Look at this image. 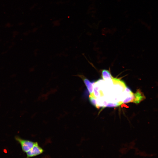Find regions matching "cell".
<instances>
[{"label":"cell","mask_w":158,"mask_h":158,"mask_svg":"<svg viewBox=\"0 0 158 158\" xmlns=\"http://www.w3.org/2000/svg\"><path fill=\"white\" fill-rule=\"evenodd\" d=\"M15 138L20 144L23 151L26 153L27 158L38 156L44 152L37 142L23 139L18 136H16Z\"/></svg>","instance_id":"cell-1"},{"label":"cell","mask_w":158,"mask_h":158,"mask_svg":"<svg viewBox=\"0 0 158 158\" xmlns=\"http://www.w3.org/2000/svg\"><path fill=\"white\" fill-rule=\"evenodd\" d=\"M78 76L83 80L90 95L92 94L93 91V85L94 83L90 81L83 75H79Z\"/></svg>","instance_id":"cell-2"},{"label":"cell","mask_w":158,"mask_h":158,"mask_svg":"<svg viewBox=\"0 0 158 158\" xmlns=\"http://www.w3.org/2000/svg\"><path fill=\"white\" fill-rule=\"evenodd\" d=\"M134 98L132 102L136 104L139 103L145 99V97L140 90L138 89L136 92L134 93Z\"/></svg>","instance_id":"cell-3"},{"label":"cell","mask_w":158,"mask_h":158,"mask_svg":"<svg viewBox=\"0 0 158 158\" xmlns=\"http://www.w3.org/2000/svg\"><path fill=\"white\" fill-rule=\"evenodd\" d=\"M101 74L102 79L104 80L112 79L113 78L110 71L107 70H102Z\"/></svg>","instance_id":"cell-4"},{"label":"cell","mask_w":158,"mask_h":158,"mask_svg":"<svg viewBox=\"0 0 158 158\" xmlns=\"http://www.w3.org/2000/svg\"><path fill=\"white\" fill-rule=\"evenodd\" d=\"M90 102L92 105L97 108V105L95 98L92 95H90L89 96Z\"/></svg>","instance_id":"cell-5"}]
</instances>
